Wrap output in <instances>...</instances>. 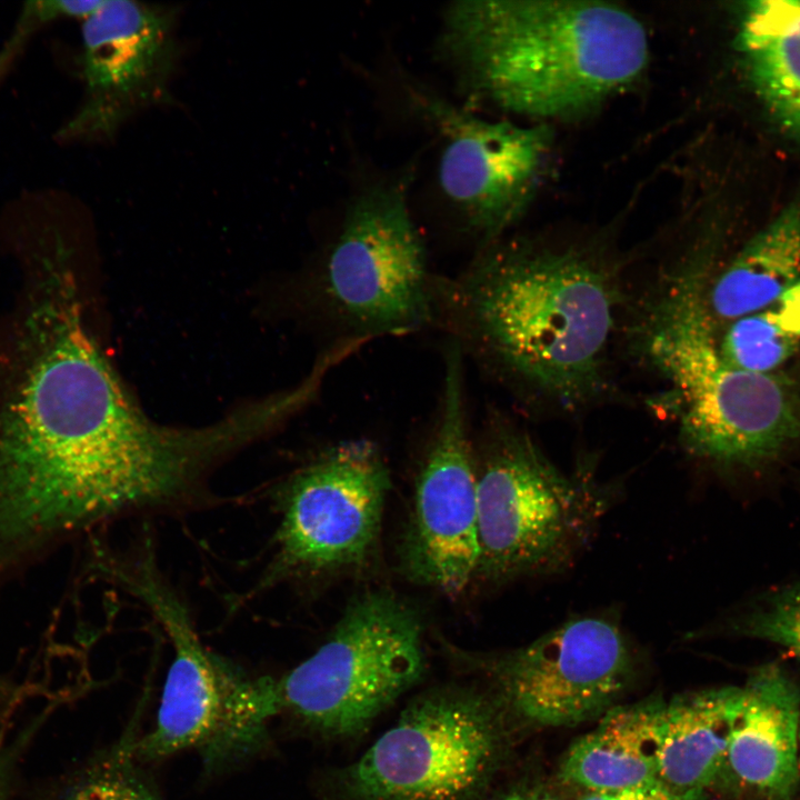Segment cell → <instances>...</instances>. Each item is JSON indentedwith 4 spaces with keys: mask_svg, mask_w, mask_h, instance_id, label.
Masks as SVG:
<instances>
[{
    "mask_svg": "<svg viewBox=\"0 0 800 800\" xmlns=\"http://www.w3.org/2000/svg\"><path fill=\"white\" fill-rule=\"evenodd\" d=\"M666 703L650 697L611 707L568 749L560 766L562 780L587 792L659 780Z\"/></svg>",
    "mask_w": 800,
    "mask_h": 800,
    "instance_id": "cell-16",
    "label": "cell"
},
{
    "mask_svg": "<svg viewBox=\"0 0 800 800\" xmlns=\"http://www.w3.org/2000/svg\"><path fill=\"white\" fill-rule=\"evenodd\" d=\"M733 631L777 643L800 658V583L774 592L737 621Z\"/></svg>",
    "mask_w": 800,
    "mask_h": 800,
    "instance_id": "cell-22",
    "label": "cell"
},
{
    "mask_svg": "<svg viewBox=\"0 0 800 800\" xmlns=\"http://www.w3.org/2000/svg\"><path fill=\"white\" fill-rule=\"evenodd\" d=\"M738 48L764 103L800 133V1L748 2Z\"/></svg>",
    "mask_w": 800,
    "mask_h": 800,
    "instance_id": "cell-19",
    "label": "cell"
},
{
    "mask_svg": "<svg viewBox=\"0 0 800 800\" xmlns=\"http://www.w3.org/2000/svg\"><path fill=\"white\" fill-rule=\"evenodd\" d=\"M101 2L102 0H44L27 2L12 32V37L0 50V77L7 71L9 64L12 63L18 52L22 49L23 43L28 41L30 36L41 28V26L64 17L83 19L97 9Z\"/></svg>",
    "mask_w": 800,
    "mask_h": 800,
    "instance_id": "cell-23",
    "label": "cell"
},
{
    "mask_svg": "<svg viewBox=\"0 0 800 800\" xmlns=\"http://www.w3.org/2000/svg\"><path fill=\"white\" fill-rule=\"evenodd\" d=\"M438 48L469 106L537 118L593 110L636 81L649 58L642 23L602 1H454Z\"/></svg>",
    "mask_w": 800,
    "mask_h": 800,
    "instance_id": "cell-3",
    "label": "cell"
},
{
    "mask_svg": "<svg viewBox=\"0 0 800 800\" xmlns=\"http://www.w3.org/2000/svg\"><path fill=\"white\" fill-rule=\"evenodd\" d=\"M504 711L470 684L431 688L356 761L331 774L336 800H483L503 759Z\"/></svg>",
    "mask_w": 800,
    "mask_h": 800,
    "instance_id": "cell-8",
    "label": "cell"
},
{
    "mask_svg": "<svg viewBox=\"0 0 800 800\" xmlns=\"http://www.w3.org/2000/svg\"><path fill=\"white\" fill-rule=\"evenodd\" d=\"M706 284L704 266L694 260L667 272L644 307L639 346L669 387L686 450L724 463L761 460L798 436L796 403L778 377L724 360Z\"/></svg>",
    "mask_w": 800,
    "mask_h": 800,
    "instance_id": "cell-4",
    "label": "cell"
},
{
    "mask_svg": "<svg viewBox=\"0 0 800 800\" xmlns=\"http://www.w3.org/2000/svg\"><path fill=\"white\" fill-rule=\"evenodd\" d=\"M46 276L0 410V573L134 511L161 452L159 427L86 328L71 278Z\"/></svg>",
    "mask_w": 800,
    "mask_h": 800,
    "instance_id": "cell-1",
    "label": "cell"
},
{
    "mask_svg": "<svg viewBox=\"0 0 800 800\" xmlns=\"http://www.w3.org/2000/svg\"><path fill=\"white\" fill-rule=\"evenodd\" d=\"M9 693V687L0 681V699Z\"/></svg>",
    "mask_w": 800,
    "mask_h": 800,
    "instance_id": "cell-26",
    "label": "cell"
},
{
    "mask_svg": "<svg viewBox=\"0 0 800 800\" xmlns=\"http://www.w3.org/2000/svg\"><path fill=\"white\" fill-rule=\"evenodd\" d=\"M104 571L150 610L173 648L154 728L134 742L137 760H159L189 748L206 756L226 727L238 671L204 649L151 551L113 558Z\"/></svg>",
    "mask_w": 800,
    "mask_h": 800,
    "instance_id": "cell-14",
    "label": "cell"
},
{
    "mask_svg": "<svg viewBox=\"0 0 800 800\" xmlns=\"http://www.w3.org/2000/svg\"><path fill=\"white\" fill-rule=\"evenodd\" d=\"M619 303L617 270L596 254L498 239L439 277L437 323L507 382L574 410L607 387Z\"/></svg>",
    "mask_w": 800,
    "mask_h": 800,
    "instance_id": "cell-2",
    "label": "cell"
},
{
    "mask_svg": "<svg viewBox=\"0 0 800 800\" xmlns=\"http://www.w3.org/2000/svg\"><path fill=\"white\" fill-rule=\"evenodd\" d=\"M799 768H800V731H799Z\"/></svg>",
    "mask_w": 800,
    "mask_h": 800,
    "instance_id": "cell-27",
    "label": "cell"
},
{
    "mask_svg": "<svg viewBox=\"0 0 800 800\" xmlns=\"http://www.w3.org/2000/svg\"><path fill=\"white\" fill-rule=\"evenodd\" d=\"M128 732L64 787L58 800H160L134 756Z\"/></svg>",
    "mask_w": 800,
    "mask_h": 800,
    "instance_id": "cell-21",
    "label": "cell"
},
{
    "mask_svg": "<svg viewBox=\"0 0 800 800\" xmlns=\"http://www.w3.org/2000/svg\"><path fill=\"white\" fill-rule=\"evenodd\" d=\"M718 343L731 366L772 373L800 347V280L768 306L731 321Z\"/></svg>",
    "mask_w": 800,
    "mask_h": 800,
    "instance_id": "cell-20",
    "label": "cell"
},
{
    "mask_svg": "<svg viewBox=\"0 0 800 800\" xmlns=\"http://www.w3.org/2000/svg\"><path fill=\"white\" fill-rule=\"evenodd\" d=\"M390 489L387 463L368 439L338 442L296 469L281 486L273 554L254 591L369 566Z\"/></svg>",
    "mask_w": 800,
    "mask_h": 800,
    "instance_id": "cell-9",
    "label": "cell"
},
{
    "mask_svg": "<svg viewBox=\"0 0 800 800\" xmlns=\"http://www.w3.org/2000/svg\"><path fill=\"white\" fill-rule=\"evenodd\" d=\"M474 443L478 489L477 578L507 581L567 566L587 542L606 497L558 469L499 412Z\"/></svg>",
    "mask_w": 800,
    "mask_h": 800,
    "instance_id": "cell-7",
    "label": "cell"
},
{
    "mask_svg": "<svg viewBox=\"0 0 800 800\" xmlns=\"http://www.w3.org/2000/svg\"><path fill=\"white\" fill-rule=\"evenodd\" d=\"M176 9L102 1L82 23L84 99L61 129L66 140L111 138L139 111L170 103L178 57Z\"/></svg>",
    "mask_w": 800,
    "mask_h": 800,
    "instance_id": "cell-13",
    "label": "cell"
},
{
    "mask_svg": "<svg viewBox=\"0 0 800 800\" xmlns=\"http://www.w3.org/2000/svg\"><path fill=\"white\" fill-rule=\"evenodd\" d=\"M800 280V204H790L754 234L706 284L713 320L733 321L757 311Z\"/></svg>",
    "mask_w": 800,
    "mask_h": 800,
    "instance_id": "cell-18",
    "label": "cell"
},
{
    "mask_svg": "<svg viewBox=\"0 0 800 800\" xmlns=\"http://www.w3.org/2000/svg\"><path fill=\"white\" fill-rule=\"evenodd\" d=\"M463 352L446 346L436 419L414 479L401 566L411 581L459 596L479 563L476 448L468 424Z\"/></svg>",
    "mask_w": 800,
    "mask_h": 800,
    "instance_id": "cell-11",
    "label": "cell"
},
{
    "mask_svg": "<svg viewBox=\"0 0 800 800\" xmlns=\"http://www.w3.org/2000/svg\"><path fill=\"white\" fill-rule=\"evenodd\" d=\"M407 179L381 180L353 198L309 278V301L340 340L367 342L437 323L439 277L410 211Z\"/></svg>",
    "mask_w": 800,
    "mask_h": 800,
    "instance_id": "cell-6",
    "label": "cell"
},
{
    "mask_svg": "<svg viewBox=\"0 0 800 800\" xmlns=\"http://www.w3.org/2000/svg\"><path fill=\"white\" fill-rule=\"evenodd\" d=\"M742 688L724 687L667 701L659 780L674 791L706 794L719 781Z\"/></svg>",
    "mask_w": 800,
    "mask_h": 800,
    "instance_id": "cell-17",
    "label": "cell"
},
{
    "mask_svg": "<svg viewBox=\"0 0 800 800\" xmlns=\"http://www.w3.org/2000/svg\"><path fill=\"white\" fill-rule=\"evenodd\" d=\"M464 670L484 678L503 711L539 727H568L602 716L626 690L634 657L619 626L583 617L502 652L442 641Z\"/></svg>",
    "mask_w": 800,
    "mask_h": 800,
    "instance_id": "cell-10",
    "label": "cell"
},
{
    "mask_svg": "<svg viewBox=\"0 0 800 800\" xmlns=\"http://www.w3.org/2000/svg\"><path fill=\"white\" fill-rule=\"evenodd\" d=\"M799 731L798 684L777 664L759 668L742 687L720 778L773 800H789L800 772Z\"/></svg>",
    "mask_w": 800,
    "mask_h": 800,
    "instance_id": "cell-15",
    "label": "cell"
},
{
    "mask_svg": "<svg viewBox=\"0 0 800 800\" xmlns=\"http://www.w3.org/2000/svg\"><path fill=\"white\" fill-rule=\"evenodd\" d=\"M496 800H560L549 791L542 790L540 787L533 786H516Z\"/></svg>",
    "mask_w": 800,
    "mask_h": 800,
    "instance_id": "cell-25",
    "label": "cell"
},
{
    "mask_svg": "<svg viewBox=\"0 0 800 800\" xmlns=\"http://www.w3.org/2000/svg\"><path fill=\"white\" fill-rule=\"evenodd\" d=\"M706 794H689L672 790L660 780L614 790L587 792L579 800H704Z\"/></svg>",
    "mask_w": 800,
    "mask_h": 800,
    "instance_id": "cell-24",
    "label": "cell"
},
{
    "mask_svg": "<svg viewBox=\"0 0 800 800\" xmlns=\"http://www.w3.org/2000/svg\"><path fill=\"white\" fill-rule=\"evenodd\" d=\"M427 669L421 613L387 589L356 596L326 641L282 676L256 679L272 717L329 738L364 732Z\"/></svg>",
    "mask_w": 800,
    "mask_h": 800,
    "instance_id": "cell-5",
    "label": "cell"
},
{
    "mask_svg": "<svg viewBox=\"0 0 800 800\" xmlns=\"http://www.w3.org/2000/svg\"><path fill=\"white\" fill-rule=\"evenodd\" d=\"M403 91L441 142L438 182L443 196L480 248L498 240L533 197L549 153V130L484 119L412 80L404 81Z\"/></svg>",
    "mask_w": 800,
    "mask_h": 800,
    "instance_id": "cell-12",
    "label": "cell"
}]
</instances>
